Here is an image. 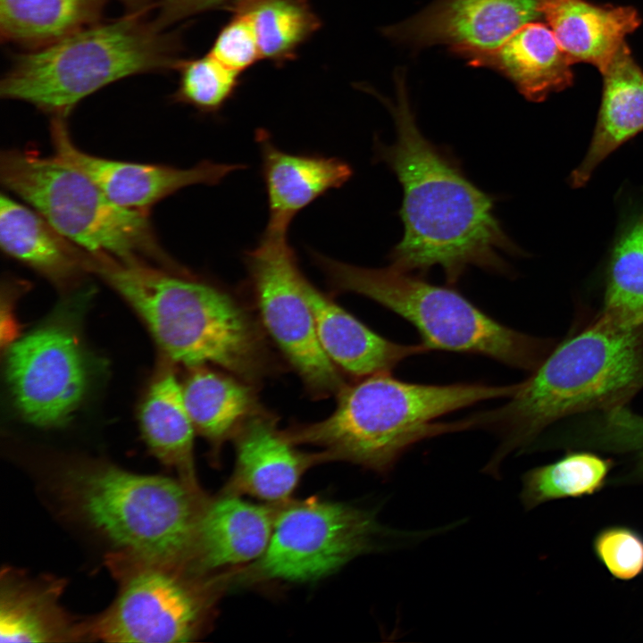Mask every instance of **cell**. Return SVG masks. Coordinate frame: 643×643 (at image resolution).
Returning <instances> with one entry per match:
<instances>
[{
    "mask_svg": "<svg viewBox=\"0 0 643 643\" xmlns=\"http://www.w3.org/2000/svg\"><path fill=\"white\" fill-rule=\"evenodd\" d=\"M247 18L261 57L281 65L321 27L307 0H242L231 10Z\"/></svg>",
    "mask_w": 643,
    "mask_h": 643,
    "instance_id": "obj_27",
    "label": "cell"
},
{
    "mask_svg": "<svg viewBox=\"0 0 643 643\" xmlns=\"http://www.w3.org/2000/svg\"><path fill=\"white\" fill-rule=\"evenodd\" d=\"M54 155L92 180L113 202L130 209L149 211L154 204L193 185L214 186L229 174L246 168L241 163L204 160L181 169L169 165L116 161L88 154L73 143L66 119L51 118Z\"/></svg>",
    "mask_w": 643,
    "mask_h": 643,
    "instance_id": "obj_13",
    "label": "cell"
},
{
    "mask_svg": "<svg viewBox=\"0 0 643 643\" xmlns=\"http://www.w3.org/2000/svg\"><path fill=\"white\" fill-rule=\"evenodd\" d=\"M519 383L430 385L379 372L346 385L327 418L282 430L292 444L322 448L326 460H343L383 476L416 443L457 431L456 422H435L447 413L489 399L510 397Z\"/></svg>",
    "mask_w": 643,
    "mask_h": 643,
    "instance_id": "obj_4",
    "label": "cell"
},
{
    "mask_svg": "<svg viewBox=\"0 0 643 643\" xmlns=\"http://www.w3.org/2000/svg\"><path fill=\"white\" fill-rule=\"evenodd\" d=\"M480 63L503 71L534 102L565 89L573 80L572 62L549 26L537 21L522 26Z\"/></svg>",
    "mask_w": 643,
    "mask_h": 643,
    "instance_id": "obj_24",
    "label": "cell"
},
{
    "mask_svg": "<svg viewBox=\"0 0 643 643\" xmlns=\"http://www.w3.org/2000/svg\"><path fill=\"white\" fill-rule=\"evenodd\" d=\"M223 493L207 499L198 520L188 565L206 575L229 565L254 563L265 551L277 508Z\"/></svg>",
    "mask_w": 643,
    "mask_h": 643,
    "instance_id": "obj_17",
    "label": "cell"
},
{
    "mask_svg": "<svg viewBox=\"0 0 643 643\" xmlns=\"http://www.w3.org/2000/svg\"><path fill=\"white\" fill-rule=\"evenodd\" d=\"M59 485L72 510L116 550L189 563L207 501L200 489L102 462L68 468Z\"/></svg>",
    "mask_w": 643,
    "mask_h": 643,
    "instance_id": "obj_6",
    "label": "cell"
},
{
    "mask_svg": "<svg viewBox=\"0 0 643 643\" xmlns=\"http://www.w3.org/2000/svg\"><path fill=\"white\" fill-rule=\"evenodd\" d=\"M242 0H160L154 21L163 29L193 15L211 10H231Z\"/></svg>",
    "mask_w": 643,
    "mask_h": 643,
    "instance_id": "obj_33",
    "label": "cell"
},
{
    "mask_svg": "<svg viewBox=\"0 0 643 643\" xmlns=\"http://www.w3.org/2000/svg\"><path fill=\"white\" fill-rule=\"evenodd\" d=\"M305 290L322 347L335 365L352 375L389 372L405 359L430 351L422 343L398 344L375 333L308 280Z\"/></svg>",
    "mask_w": 643,
    "mask_h": 643,
    "instance_id": "obj_19",
    "label": "cell"
},
{
    "mask_svg": "<svg viewBox=\"0 0 643 643\" xmlns=\"http://www.w3.org/2000/svg\"><path fill=\"white\" fill-rule=\"evenodd\" d=\"M0 180L87 251L104 252L126 263H147L175 272L187 270L159 244L149 211L116 204L86 174L56 155L4 150Z\"/></svg>",
    "mask_w": 643,
    "mask_h": 643,
    "instance_id": "obj_8",
    "label": "cell"
},
{
    "mask_svg": "<svg viewBox=\"0 0 643 643\" xmlns=\"http://www.w3.org/2000/svg\"><path fill=\"white\" fill-rule=\"evenodd\" d=\"M113 603L84 619L86 641L185 642L198 635L211 582L187 563L125 550L107 555Z\"/></svg>",
    "mask_w": 643,
    "mask_h": 643,
    "instance_id": "obj_9",
    "label": "cell"
},
{
    "mask_svg": "<svg viewBox=\"0 0 643 643\" xmlns=\"http://www.w3.org/2000/svg\"><path fill=\"white\" fill-rule=\"evenodd\" d=\"M138 420L150 453L176 471L182 481L199 489L194 462L196 430L185 405L182 385L169 366L161 367L151 381Z\"/></svg>",
    "mask_w": 643,
    "mask_h": 643,
    "instance_id": "obj_23",
    "label": "cell"
},
{
    "mask_svg": "<svg viewBox=\"0 0 643 643\" xmlns=\"http://www.w3.org/2000/svg\"><path fill=\"white\" fill-rule=\"evenodd\" d=\"M87 267L136 311L166 359L188 367L213 363L253 381L267 367L250 315L222 288L156 265L87 252Z\"/></svg>",
    "mask_w": 643,
    "mask_h": 643,
    "instance_id": "obj_2",
    "label": "cell"
},
{
    "mask_svg": "<svg viewBox=\"0 0 643 643\" xmlns=\"http://www.w3.org/2000/svg\"><path fill=\"white\" fill-rule=\"evenodd\" d=\"M600 72L598 117L588 152L570 175L572 188L584 186L604 159L643 130V70L625 42Z\"/></svg>",
    "mask_w": 643,
    "mask_h": 643,
    "instance_id": "obj_21",
    "label": "cell"
},
{
    "mask_svg": "<svg viewBox=\"0 0 643 643\" xmlns=\"http://www.w3.org/2000/svg\"><path fill=\"white\" fill-rule=\"evenodd\" d=\"M601 315L622 327L643 326V210L614 246Z\"/></svg>",
    "mask_w": 643,
    "mask_h": 643,
    "instance_id": "obj_28",
    "label": "cell"
},
{
    "mask_svg": "<svg viewBox=\"0 0 643 643\" xmlns=\"http://www.w3.org/2000/svg\"><path fill=\"white\" fill-rule=\"evenodd\" d=\"M386 530L371 512L349 505L306 499L280 504L269 544L244 571L248 581H310L378 548Z\"/></svg>",
    "mask_w": 643,
    "mask_h": 643,
    "instance_id": "obj_10",
    "label": "cell"
},
{
    "mask_svg": "<svg viewBox=\"0 0 643 643\" xmlns=\"http://www.w3.org/2000/svg\"><path fill=\"white\" fill-rule=\"evenodd\" d=\"M225 24L210 49V54L228 68L241 73L262 59L251 23L240 13Z\"/></svg>",
    "mask_w": 643,
    "mask_h": 643,
    "instance_id": "obj_32",
    "label": "cell"
},
{
    "mask_svg": "<svg viewBox=\"0 0 643 643\" xmlns=\"http://www.w3.org/2000/svg\"><path fill=\"white\" fill-rule=\"evenodd\" d=\"M64 580L32 578L6 569L1 576L0 641H85L84 620L70 614L60 604Z\"/></svg>",
    "mask_w": 643,
    "mask_h": 643,
    "instance_id": "obj_18",
    "label": "cell"
},
{
    "mask_svg": "<svg viewBox=\"0 0 643 643\" xmlns=\"http://www.w3.org/2000/svg\"><path fill=\"white\" fill-rule=\"evenodd\" d=\"M6 379L24 420L38 427L67 423L88 391L90 364L71 322L55 317L8 348Z\"/></svg>",
    "mask_w": 643,
    "mask_h": 643,
    "instance_id": "obj_12",
    "label": "cell"
},
{
    "mask_svg": "<svg viewBox=\"0 0 643 643\" xmlns=\"http://www.w3.org/2000/svg\"><path fill=\"white\" fill-rule=\"evenodd\" d=\"M643 388V326L599 318L561 345L519 383L506 404L466 418L470 429H490L501 444L485 470L495 473L510 452L555 421L618 405Z\"/></svg>",
    "mask_w": 643,
    "mask_h": 643,
    "instance_id": "obj_3",
    "label": "cell"
},
{
    "mask_svg": "<svg viewBox=\"0 0 643 643\" xmlns=\"http://www.w3.org/2000/svg\"><path fill=\"white\" fill-rule=\"evenodd\" d=\"M330 288L370 298L412 323L430 350L476 354L533 370L546 344L498 322L458 291L389 265L367 268L311 250Z\"/></svg>",
    "mask_w": 643,
    "mask_h": 643,
    "instance_id": "obj_7",
    "label": "cell"
},
{
    "mask_svg": "<svg viewBox=\"0 0 643 643\" xmlns=\"http://www.w3.org/2000/svg\"><path fill=\"white\" fill-rule=\"evenodd\" d=\"M176 70L179 83L171 96L172 102L190 105L204 114L218 113L240 83V73L222 64L210 53L181 59Z\"/></svg>",
    "mask_w": 643,
    "mask_h": 643,
    "instance_id": "obj_30",
    "label": "cell"
},
{
    "mask_svg": "<svg viewBox=\"0 0 643 643\" xmlns=\"http://www.w3.org/2000/svg\"><path fill=\"white\" fill-rule=\"evenodd\" d=\"M236 464L225 493L248 494L268 502L288 501L304 472L326 461L322 452L297 451L276 427L275 420L258 410L233 436Z\"/></svg>",
    "mask_w": 643,
    "mask_h": 643,
    "instance_id": "obj_15",
    "label": "cell"
},
{
    "mask_svg": "<svg viewBox=\"0 0 643 643\" xmlns=\"http://www.w3.org/2000/svg\"><path fill=\"white\" fill-rule=\"evenodd\" d=\"M382 100L396 138L391 145L376 138L375 157L403 189L404 234L389 254L390 265L421 276L438 266L451 285L471 267L508 275L506 257L521 251L497 218L494 198L465 176L448 151L422 134L400 80L396 101Z\"/></svg>",
    "mask_w": 643,
    "mask_h": 643,
    "instance_id": "obj_1",
    "label": "cell"
},
{
    "mask_svg": "<svg viewBox=\"0 0 643 643\" xmlns=\"http://www.w3.org/2000/svg\"><path fill=\"white\" fill-rule=\"evenodd\" d=\"M244 263L263 323L305 385L315 396L338 393L345 383L321 346L307 279L287 236L263 233Z\"/></svg>",
    "mask_w": 643,
    "mask_h": 643,
    "instance_id": "obj_11",
    "label": "cell"
},
{
    "mask_svg": "<svg viewBox=\"0 0 643 643\" xmlns=\"http://www.w3.org/2000/svg\"><path fill=\"white\" fill-rule=\"evenodd\" d=\"M145 13L87 26L46 46L13 56L2 98L27 102L66 119L85 97L127 77L176 70L180 33L164 31Z\"/></svg>",
    "mask_w": 643,
    "mask_h": 643,
    "instance_id": "obj_5",
    "label": "cell"
},
{
    "mask_svg": "<svg viewBox=\"0 0 643 643\" xmlns=\"http://www.w3.org/2000/svg\"><path fill=\"white\" fill-rule=\"evenodd\" d=\"M129 13H146L151 7L157 5L160 0H119Z\"/></svg>",
    "mask_w": 643,
    "mask_h": 643,
    "instance_id": "obj_34",
    "label": "cell"
},
{
    "mask_svg": "<svg viewBox=\"0 0 643 643\" xmlns=\"http://www.w3.org/2000/svg\"><path fill=\"white\" fill-rule=\"evenodd\" d=\"M593 550L615 579L630 580L643 572V536L632 528L614 525L602 529L594 538Z\"/></svg>",
    "mask_w": 643,
    "mask_h": 643,
    "instance_id": "obj_31",
    "label": "cell"
},
{
    "mask_svg": "<svg viewBox=\"0 0 643 643\" xmlns=\"http://www.w3.org/2000/svg\"><path fill=\"white\" fill-rule=\"evenodd\" d=\"M543 0H439L402 30L422 43L447 44L476 63L527 23L543 17Z\"/></svg>",
    "mask_w": 643,
    "mask_h": 643,
    "instance_id": "obj_14",
    "label": "cell"
},
{
    "mask_svg": "<svg viewBox=\"0 0 643 643\" xmlns=\"http://www.w3.org/2000/svg\"><path fill=\"white\" fill-rule=\"evenodd\" d=\"M191 369L182 385L185 405L195 430L218 451L259 410L255 395L248 386L204 365Z\"/></svg>",
    "mask_w": 643,
    "mask_h": 643,
    "instance_id": "obj_25",
    "label": "cell"
},
{
    "mask_svg": "<svg viewBox=\"0 0 643 643\" xmlns=\"http://www.w3.org/2000/svg\"><path fill=\"white\" fill-rule=\"evenodd\" d=\"M105 0H0L3 42L29 50L99 22Z\"/></svg>",
    "mask_w": 643,
    "mask_h": 643,
    "instance_id": "obj_26",
    "label": "cell"
},
{
    "mask_svg": "<svg viewBox=\"0 0 643 643\" xmlns=\"http://www.w3.org/2000/svg\"><path fill=\"white\" fill-rule=\"evenodd\" d=\"M613 467L609 459L588 452L571 453L535 467L522 477L521 499L526 509L567 497H582L600 491Z\"/></svg>",
    "mask_w": 643,
    "mask_h": 643,
    "instance_id": "obj_29",
    "label": "cell"
},
{
    "mask_svg": "<svg viewBox=\"0 0 643 643\" xmlns=\"http://www.w3.org/2000/svg\"><path fill=\"white\" fill-rule=\"evenodd\" d=\"M0 246L6 255L59 288L77 285L88 272L85 249L61 234L35 209L4 193L0 196Z\"/></svg>",
    "mask_w": 643,
    "mask_h": 643,
    "instance_id": "obj_20",
    "label": "cell"
},
{
    "mask_svg": "<svg viewBox=\"0 0 643 643\" xmlns=\"http://www.w3.org/2000/svg\"><path fill=\"white\" fill-rule=\"evenodd\" d=\"M541 11L572 63H587L599 71L641 23L631 6L597 5L587 0H543Z\"/></svg>",
    "mask_w": 643,
    "mask_h": 643,
    "instance_id": "obj_22",
    "label": "cell"
},
{
    "mask_svg": "<svg viewBox=\"0 0 643 643\" xmlns=\"http://www.w3.org/2000/svg\"><path fill=\"white\" fill-rule=\"evenodd\" d=\"M255 141L269 208L263 234L287 236L289 224L300 211L352 177L351 166L341 159L282 151L264 129H256Z\"/></svg>",
    "mask_w": 643,
    "mask_h": 643,
    "instance_id": "obj_16",
    "label": "cell"
}]
</instances>
